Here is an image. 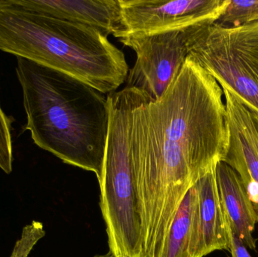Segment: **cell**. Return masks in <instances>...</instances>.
Segmentation results:
<instances>
[{
	"label": "cell",
	"instance_id": "obj_1",
	"mask_svg": "<svg viewBox=\"0 0 258 257\" xmlns=\"http://www.w3.org/2000/svg\"><path fill=\"white\" fill-rule=\"evenodd\" d=\"M222 89L187 57L162 96L147 93L132 116L131 142L147 257H159L188 190L224 161L230 127Z\"/></svg>",
	"mask_w": 258,
	"mask_h": 257
},
{
	"label": "cell",
	"instance_id": "obj_2",
	"mask_svg": "<svg viewBox=\"0 0 258 257\" xmlns=\"http://www.w3.org/2000/svg\"><path fill=\"white\" fill-rule=\"evenodd\" d=\"M27 115L36 146L102 179L109 129L105 94L64 72L17 57Z\"/></svg>",
	"mask_w": 258,
	"mask_h": 257
},
{
	"label": "cell",
	"instance_id": "obj_3",
	"mask_svg": "<svg viewBox=\"0 0 258 257\" xmlns=\"http://www.w3.org/2000/svg\"><path fill=\"white\" fill-rule=\"evenodd\" d=\"M0 51L72 75L103 94L128 73L124 53L101 31L0 0Z\"/></svg>",
	"mask_w": 258,
	"mask_h": 257
},
{
	"label": "cell",
	"instance_id": "obj_4",
	"mask_svg": "<svg viewBox=\"0 0 258 257\" xmlns=\"http://www.w3.org/2000/svg\"><path fill=\"white\" fill-rule=\"evenodd\" d=\"M145 94L125 87L107 95L109 129L99 183L100 205L110 253L115 257H147L142 205L131 142L133 111Z\"/></svg>",
	"mask_w": 258,
	"mask_h": 257
},
{
	"label": "cell",
	"instance_id": "obj_5",
	"mask_svg": "<svg viewBox=\"0 0 258 257\" xmlns=\"http://www.w3.org/2000/svg\"><path fill=\"white\" fill-rule=\"evenodd\" d=\"M186 31L188 57L258 113V22L234 28L200 24Z\"/></svg>",
	"mask_w": 258,
	"mask_h": 257
},
{
	"label": "cell",
	"instance_id": "obj_6",
	"mask_svg": "<svg viewBox=\"0 0 258 257\" xmlns=\"http://www.w3.org/2000/svg\"><path fill=\"white\" fill-rule=\"evenodd\" d=\"M186 29L153 35H128L119 39L135 51L136 62L129 69L127 88L159 100L180 72L188 57Z\"/></svg>",
	"mask_w": 258,
	"mask_h": 257
},
{
	"label": "cell",
	"instance_id": "obj_7",
	"mask_svg": "<svg viewBox=\"0 0 258 257\" xmlns=\"http://www.w3.org/2000/svg\"><path fill=\"white\" fill-rule=\"evenodd\" d=\"M230 0H119L123 31L128 35H153L213 24Z\"/></svg>",
	"mask_w": 258,
	"mask_h": 257
},
{
	"label": "cell",
	"instance_id": "obj_8",
	"mask_svg": "<svg viewBox=\"0 0 258 257\" xmlns=\"http://www.w3.org/2000/svg\"><path fill=\"white\" fill-rule=\"evenodd\" d=\"M230 127V145L224 162L237 172L258 223V113L222 89Z\"/></svg>",
	"mask_w": 258,
	"mask_h": 257
},
{
	"label": "cell",
	"instance_id": "obj_9",
	"mask_svg": "<svg viewBox=\"0 0 258 257\" xmlns=\"http://www.w3.org/2000/svg\"><path fill=\"white\" fill-rule=\"evenodd\" d=\"M195 185L198 205L189 249L190 257H204L217 250L230 251V228L220 199L215 168L202 177Z\"/></svg>",
	"mask_w": 258,
	"mask_h": 257
},
{
	"label": "cell",
	"instance_id": "obj_10",
	"mask_svg": "<svg viewBox=\"0 0 258 257\" xmlns=\"http://www.w3.org/2000/svg\"><path fill=\"white\" fill-rule=\"evenodd\" d=\"M25 9L93 27L106 36L123 31L119 0H15Z\"/></svg>",
	"mask_w": 258,
	"mask_h": 257
},
{
	"label": "cell",
	"instance_id": "obj_11",
	"mask_svg": "<svg viewBox=\"0 0 258 257\" xmlns=\"http://www.w3.org/2000/svg\"><path fill=\"white\" fill-rule=\"evenodd\" d=\"M215 175L221 205L232 232L245 247L256 250L254 232L257 217L240 177L224 161L217 164Z\"/></svg>",
	"mask_w": 258,
	"mask_h": 257
},
{
	"label": "cell",
	"instance_id": "obj_12",
	"mask_svg": "<svg viewBox=\"0 0 258 257\" xmlns=\"http://www.w3.org/2000/svg\"><path fill=\"white\" fill-rule=\"evenodd\" d=\"M197 205L198 192L194 184L179 205L159 257H190L189 249Z\"/></svg>",
	"mask_w": 258,
	"mask_h": 257
},
{
	"label": "cell",
	"instance_id": "obj_13",
	"mask_svg": "<svg viewBox=\"0 0 258 257\" xmlns=\"http://www.w3.org/2000/svg\"><path fill=\"white\" fill-rule=\"evenodd\" d=\"M255 22H258V0H230L214 24L224 28H234Z\"/></svg>",
	"mask_w": 258,
	"mask_h": 257
},
{
	"label": "cell",
	"instance_id": "obj_14",
	"mask_svg": "<svg viewBox=\"0 0 258 257\" xmlns=\"http://www.w3.org/2000/svg\"><path fill=\"white\" fill-rule=\"evenodd\" d=\"M45 235L43 224L40 222L34 220L24 226L10 257H28L33 247Z\"/></svg>",
	"mask_w": 258,
	"mask_h": 257
},
{
	"label": "cell",
	"instance_id": "obj_15",
	"mask_svg": "<svg viewBox=\"0 0 258 257\" xmlns=\"http://www.w3.org/2000/svg\"><path fill=\"white\" fill-rule=\"evenodd\" d=\"M12 121L0 105V168L9 175L12 172Z\"/></svg>",
	"mask_w": 258,
	"mask_h": 257
},
{
	"label": "cell",
	"instance_id": "obj_16",
	"mask_svg": "<svg viewBox=\"0 0 258 257\" xmlns=\"http://www.w3.org/2000/svg\"><path fill=\"white\" fill-rule=\"evenodd\" d=\"M230 238H231V244H230V252L231 253V257H252L245 244L232 232L231 229H230Z\"/></svg>",
	"mask_w": 258,
	"mask_h": 257
},
{
	"label": "cell",
	"instance_id": "obj_17",
	"mask_svg": "<svg viewBox=\"0 0 258 257\" xmlns=\"http://www.w3.org/2000/svg\"><path fill=\"white\" fill-rule=\"evenodd\" d=\"M95 257H115L113 255H112L111 253L109 252L107 254L105 255H98V256H95Z\"/></svg>",
	"mask_w": 258,
	"mask_h": 257
}]
</instances>
